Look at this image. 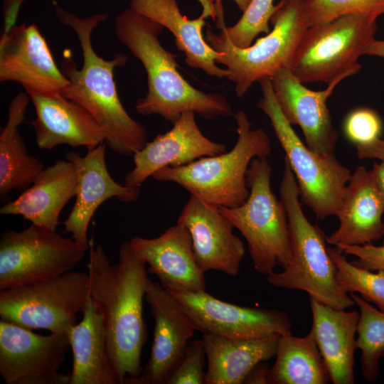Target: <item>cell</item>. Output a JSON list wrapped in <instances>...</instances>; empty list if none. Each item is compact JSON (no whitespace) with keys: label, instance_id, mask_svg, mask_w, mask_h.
<instances>
[{"label":"cell","instance_id":"cell-19","mask_svg":"<svg viewBox=\"0 0 384 384\" xmlns=\"http://www.w3.org/2000/svg\"><path fill=\"white\" fill-rule=\"evenodd\" d=\"M195 114L191 111L183 113L171 129L147 142L133 155L134 167L125 177V185L140 187L161 169L185 166L227 151L224 144L214 142L202 133Z\"/></svg>","mask_w":384,"mask_h":384},{"label":"cell","instance_id":"cell-32","mask_svg":"<svg viewBox=\"0 0 384 384\" xmlns=\"http://www.w3.org/2000/svg\"><path fill=\"white\" fill-rule=\"evenodd\" d=\"M309 26L338 17L359 14L378 19L384 14V0H301Z\"/></svg>","mask_w":384,"mask_h":384},{"label":"cell","instance_id":"cell-38","mask_svg":"<svg viewBox=\"0 0 384 384\" xmlns=\"http://www.w3.org/2000/svg\"><path fill=\"white\" fill-rule=\"evenodd\" d=\"M243 383L267 384L270 383V368L263 362L257 364L247 374Z\"/></svg>","mask_w":384,"mask_h":384},{"label":"cell","instance_id":"cell-37","mask_svg":"<svg viewBox=\"0 0 384 384\" xmlns=\"http://www.w3.org/2000/svg\"><path fill=\"white\" fill-rule=\"evenodd\" d=\"M356 154L360 159H377L384 161V140L380 138L356 145Z\"/></svg>","mask_w":384,"mask_h":384},{"label":"cell","instance_id":"cell-4","mask_svg":"<svg viewBox=\"0 0 384 384\" xmlns=\"http://www.w3.org/2000/svg\"><path fill=\"white\" fill-rule=\"evenodd\" d=\"M279 195L287 215L292 258L282 272L267 275V282L278 288L304 291L310 298L335 309L353 306V298L337 279L326 245L327 236L304 213L298 185L285 158Z\"/></svg>","mask_w":384,"mask_h":384},{"label":"cell","instance_id":"cell-15","mask_svg":"<svg viewBox=\"0 0 384 384\" xmlns=\"http://www.w3.org/2000/svg\"><path fill=\"white\" fill-rule=\"evenodd\" d=\"M346 73L328 83L322 90H312L301 82L291 68L278 70L270 78L275 99L287 121L298 125L304 134V143L321 156L334 154L338 133L334 126L326 102L337 85L352 76Z\"/></svg>","mask_w":384,"mask_h":384},{"label":"cell","instance_id":"cell-8","mask_svg":"<svg viewBox=\"0 0 384 384\" xmlns=\"http://www.w3.org/2000/svg\"><path fill=\"white\" fill-rule=\"evenodd\" d=\"M257 107L270 121L296 178L299 199L319 219L336 216L351 172L334 154L321 156L304 143L287 121L275 99L270 78L258 82Z\"/></svg>","mask_w":384,"mask_h":384},{"label":"cell","instance_id":"cell-30","mask_svg":"<svg viewBox=\"0 0 384 384\" xmlns=\"http://www.w3.org/2000/svg\"><path fill=\"white\" fill-rule=\"evenodd\" d=\"M359 308L356 348L361 351L363 378L374 382L379 375L380 358L384 356V314L356 293H349Z\"/></svg>","mask_w":384,"mask_h":384},{"label":"cell","instance_id":"cell-9","mask_svg":"<svg viewBox=\"0 0 384 384\" xmlns=\"http://www.w3.org/2000/svg\"><path fill=\"white\" fill-rule=\"evenodd\" d=\"M376 31V18L359 14L309 26L294 55L292 72L304 84H328L344 73L356 74L361 68L358 60Z\"/></svg>","mask_w":384,"mask_h":384},{"label":"cell","instance_id":"cell-17","mask_svg":"<svg viewBox=\"0 0 384 384\" xmlns=\"http://www.w3.org/2000/svg\"><path fill=\"white\" fill-rule=\"evenodd\" d=\"M105 149L106 143L102 142L87 150L83 156L74 151L66 154V159L75 166L78 181L75 201L63 222L64 230L70 233L78 245L86 251L90 244L89 225L97 208L111 198L130 203L140 195V187L120 184L111 176L105 161Z\"/></svg>","mask_w":384,"mask_h":384},{"label":"cell","instance_id":"cell-20","mask_svg":"<svg viewBox=\"0 0 384 384\" xmlns=\"http://www.w3.org/2000/svg\"><path fill=\"white\" fill-rule=\"evenodd\" d=\"M129 242L137 257L149 265L148 272L166 290L206 291L205 272L196 262L190 233L183 225L176 223L154 238L134 236Z\"/></svg>","mask_w":384,"mask_h":384},{"label":"cell","instance_id":"cell-27","mask_svg":"<svg viewBox=\"0 0 384 384\" xmlns=\"http://www.w3.org/2000/svg\"><path fill=\"white\" fill-rule=\"evenodd\" d=\"M280 335L253 340L203 334L207 369L205 384H241L259 363L275 356Z\"/></svg>","mask_w":384,"mask_h":384},{"label":"cell","instance_id":"cell-28","mask_svg":"<svg viewBox=\"0 0 384 384\" xmlns=\"http://www.w3.org/2000/svg\"><path fill=\"white\" fill-rule=\"evenodd\" d=\"M31 101L26 92L16 95L8 108L6 125L0 134V198L6 201L14 190L24 191L44 169L43 164L30 155L18 126L24 121Z\"/></svg>","mask_w":384,"mask_h":384},{"label":"cell","instance_id":"cell-21","mask_svg":"<svg viewBox=\"0 0 384 384\" xmlns=\"http://www.w3.org/2000/svg\"><path fill=\"white\" fill-rule=\"evenodd\" d=\"M36 118L31 122L39 149L58 145L91 150L105 142L106 134L92 115L74 100L60 95H28Z\"/></svg>","mask_w":384,"mask_h":384},{"label":"cell","instance_id":"cell-34","mask_svg":"<svg viewBox=\"0 0 384 384\" xmlns=\"http://www.w3.org/2000/svg\"><path fill=\"white\" fill-rule=\"evenodd\" d=\"M206 361L202 338L190 340L165 384H205Z\"/></svg>","mask_w":384,"mask_h":384},{"label":"cell","instance_id":"cell-22","mask_svg":"<svg viewBox=\"0 0 384 384\" xmlns=\"http://www.w3.org/2000/svg\"><path fill=\"white\" fill-rule=\"evenodd\" d=\"M384 198L373 171L358 166L351 174L336 217L338 228L326 237L335 246L363 245L384 236Z\"/></svg>","mask_w":384,"mask_h":384},{"label":"cell","instance_id":"cell-40","mask_svg":"<svg viewBox=\"0 0 384 384\" xmlns=\"http://www.w3.org/2000/svg\"><path fill=\"white\" fill-rule=\"evenodd\" d=\"M238 9L243 12L249 5L251 0H233ZM215 16L217 17V27L220 30L223 28L225 25L224 16H223V9L222 5V0H215Z\"/></svg>","mask_w":384,"mask_h":384},{"label":"cell","instance_id":"cell-12","mask_svg":"<svg viewBox=\"0 0 384 384\" xmlns=\"http://www.w3.org/2000/svg\"><path fill=\"white\" fill-rule=\"evenodd\" d=\"M70 348L68 336L37 334L0 320V375L6 384H69L59 371Z\"/></svg>","mask_w":384,"mask_h":384},{"label":"cell","instance_id":"cell-42","mask_svg":"<svg viewBox=\"0 0 384 384\" xmlns=\"http://www.w3.org/2000/svg\"><path fill=\"white\" fill-rule=\"evenodd\" d=\"M372 170L384 198V161H380L379 163H375Z\"/></svg>","mask_w":384,"mask_h":384},{"label":"cell","instance_id":"cell-26","mask_svg":"<svg viewBox=\"0 0 384 384\" xmlns=\"http://www.w3.org/2000/svg\"><path fill=\"white\" fill-rule=\"evenodd\" d=\"M82 315L68 334L73 357L69 384H119L102 317L91 298Z\"/></svg>","mask_w":384,"mask_h":384},{"label":"cell","instance_id":"cell-6","mask_svg":"<svg viewBox=\"0 0 384 384\" xmlns=\"http://www.w3.org/2000/svg\"><path fill=\"white\" fill-rule=\"evenodd\" d=\"M267 157H255L247 171V199L235 208H218L247 241L254 269L265 277L291 261L287 215L271 188Z\"/></svg>","mask_w":384,"mask_h":384},{"label":"cell","instance_id":"cell-16","mask_svg":"<svg viewBox=\"0 0 384 384\" xmlns=\"http://www.w3.org/2000/svg\"><path fill=\"white\" fill-rule=\"evenodd\" d=\"M145 300L154 320L149 359L142 374L124 384H165L196 330L176 297L159 282L146 283Z\"/></svg>","mask_w":384,"mask_h":384},{"label":"cell","instance_id":"cell-39","mask_svg":"<svg viewBox=\"0 0 384 384\" xmlns=\"http://www.w3.org/2000/svg\"><path fill=\"white\" fill-rule=\"evenodd\" d=\"M23 1L24 0H4V28L9 27L16 23L15 21L18 11Z\"/></svg>","mask_w":384,"mask_h":384},{"label":"cell","instance_id":"cell-25","mask_svg":"<svg viewBox=\"0 0 384 384\" xmlns=\"http://www.w3.org/2000/svg\"><path fill=\"white\" fill-rule=\"evenodd\" d=\"M312 331L334 384L354 383L358 311L335 309L310 298Z\"/></svg>","mask_w":384,"mask_h":384},{"label":"cell","instance_id":"cell-7","mask_svg":"<svg viewBox=\"0 0 384 384\" xmlns=\"http://www.w3.org/2000/svg\"><path fill=\"white\" fill-rule=\"evenodd\" d=\"M270 23L272 30L245 48L235 46L225 36L210 28L206 31V42L220 53L215 62L225 66L238 97H243L254 82L270 78L281 68H291L308 28L301 0H280Z\"/></svg>","mask_w":384,"mask_h":384},{"label":"cell","instance_id":"cell-29","mask_svg":"<svg viewBox=\"0 0 384 384\" xmlns=\"http://www.w3.org/2000/svg\"><path fill=\"white\" fill-rule=\"evenodd\" d=\"M270 383L325 384L329 373L311 330L303 337L280 335Z\"/></svg>","mask_w":384,"mask_h":384},{"label":"cell","instance_id":"cell-2","mask_svg":"<svg viewBox=\"0 0 384 384\" xmlns=\"http://www.w3.org/2000/svg\"><path fill=\"white\" fill-rule=\"evenodd\" d=\"M54 13L63 26L73 29L81 47L82 66L76 67L72 58L60 62V69L69 81L61 95L85 108L104 129L105 143L121 155H134L147 142L146 129L134 120L120 102L114 70L124 66L127 56L117 53L111 60L99 56L91 41L94 29L108 14L81 18L54 3Z\"/></svg>","mask_w":384,"mask_h":384},{"label":"cell","instance_id":"cell-35","mask_svg":"<svg viewBox=\"0 0 384 384\" xmlns=\"http://www.w3.org/2000/svg\"><path fill=\"white\" fill-rule=\"evenodd\" d=\"M383 129V122L379 114L366 107L351 110L343 122L346 138L356 145L380 138Z\"/></svg>","mask_w":384,"mask_h":384},{"label":"cell","instance_id":"cell-23","mask_svg":"<svg viewBox=\"0 0 384 384\" xmlns=\"http://www.w3.org/2000/svg\"><path fill=\"white\" fill-rule=\"evenodd\" d=\"M129 7L169 30L189 67L202 70L212 77L228 78V71L215 62L220 53L209 46L203 35L205 18L208 16L215 18L212 10L203 8L199 17L189 19L181 14L176 0H130Z\"/></svg>","mask_w":384,"mask_h":384},{"label":"cell","instance_id":"cell-13","mask_svg":"<svg viewBox=\"0 0 384 384\" xmlns=\"http://www.w3.org/2000/svg\"><path fill=\"white\" fill-rule=\"evenodd\" d=\"M171 293L203 334L253 340L291 333V319L282 311L236 305L206 291Z\"/></svg>","mask_w":384,"mask_h":384},{"label":"cell","instance_id":"cell-33","mask_svg":"<svg viewBox=\"0 0 384 384\" xmlns=\"http://www.w3.org/2000/svg\"><path fill=\"white\" fill-rule=\"evenodd\" d=\"M274 1L251 0L239 20L231 26H225L220 34L238 48L249 47L259 34L270 31L269 23L277 9Z\"/></svg>","mask_w":384,"mask_h":384},{"label":"cell","instance_id":"cell-24","mask_svg":"<svg viewBox=\"0 0 384 384\" xmlns=\"http://www.w3.org/2000/svg\"><path fill=\"white\" fill-rule=\"evenodd\" d=\"M77 181L74 164L59 160L44 168L19 196L5 203L0 214L21 215L33 224L56 230L63 208L75 196Z\"/></svg>","mask_w":384,"mask_h":384},{"label":"cell","instance_id":"cell-14","mask_svg":"<svg viewBox=\"0 0 384 384\" xmlns=\"http://www.w3.org/2000/svg\"><path fill=\"white\" fill-rule=\"evenodd\" d=\"M0 82L18 83L28 95H60L69 84L35 23L4 28L0 38Z\"/></svg>","mask_w":384,"mask_h":384},{"label":"cell","instance_id":"cell-43","mask_svg":"<svg viewBox=\"0 0 384 384\" xmlns=\"http://www.w3.org/2000/svg\"><path fill=\"white\" fill-rule=\"evenodd\" d=\"M383 244H384V240H383Z\"/></svg>","mask_w":384,"mask_h":384},{"label":"cell","instance_id":"cell-36","mask_svg":"<svg viewBox=\"0 0 384 384\" xmlns=\"http://www.w3.org/2000/svg\"><path fill=\"white\" fill-rule=\"evenodd\" d=\"M344 254L351 255L358 260L351 262L353 265L370 271L384 272V244L376 246L372 243L363 245L335 246Z\"/></svg>","mask_w":384,"mask_h":384},{"label":"cell","instance_id":"cell-18","mask_svg":"<svg viewBox=\"0 0 384 384\" xmlns=\"http://www.w3.org/2000/svg\"><path fill=\"white\" fill-rule=\"evenodd\" d=\"M177 223L188 230L196 262L204 272L217 270L230 276L238 274L245 245L234 234L232 223L218 207L191 194Z\"/></svg>","mask_w":384,"mask_h":384},{"label":"cell","instance_id":"cell-41","mask_svg":"<svg viewBox=\"0 0 384 384\" xmlns=\"http://www.w3.org/2000/svg\"><path fill=\"white\" fill-rule=\"evenodd\" d=\"M365 55L377 56L384 59V41L374 38L367 46Z\"/></svg>","mask_w":384,"mask_h":384},{"label":"cell","instance_id":"cell-5","mask_svg":"<svg viewBox=\"0 0 384 384\" xmlns=\"http://www.w3.org/2000/svg\"><path fill=\"white\" fill-rule=\"evenodd\" d=\"M238 138L230 151L204 156L187 165L166 167L152 175L160 182H173L207 203L235 208L247 199V171L255 157H267L272 146L262 129H252L243 110L234 114Z\"/></svg>","mask_w":384,"mask_h":384},{"label":"cell","instance_id":"cell-31","mask_svg":"<svg viewBox=\"0 0 384 384\" xmlns=\"http://www.w3.org/2000/svg\"><path fill=\"white\" fill-rule=\"evenodd\" d=\"M336 269L337 279L347 293H356L373 302L384 314V272L370 271L347 260L337 247H328Z\"/></svg>","mask_w":384,"mask_h":384},{"label":"cell","instance_id":"cell-11","mask_svg":"<svg viewBox=\"0 0 384 384\" xmlns=\"http://www.w3.org/2000/svg\"><path fill=\"white\" fill-rule=\"evenodd\" d=\"M85 252L72 237L44 226L6 230L0 238V290L71 271Z\"/></svg>","mask_w":384,"mask_h":384},{"label":"cell","instance_id":"cell-1","mask_svg":"<svg viewBox=\"0 0 384 384\" xmlns=\"http://www.w3.org/2000/svg\"><path fill=\"white\" fill-rule=\"evenodd\" d=\"M145 265L129 242L120 245L119 261L113 265L102 245L95 246L93 238L90 240V295L102 317L119 384L143 371L141 355L146 340L143 302L149 279Z\"/></svg>","mask_w":384,"mask_h":384},{"label":"cell","instance_id":"cell-10","mask_svg":"<svg viewBox=\"0 0 384 384\" xmlns=\"http://www.w3.org/2000/svg\"><path fill=\"white\" fill-rule=\"evenodd\" d=\"M87 272L62 274L0 291L1 319L68 336L89 303Z\"/></svg>","mask_w":384,"mask_h":384},{"label":"cell","instance_id":"cell-3","mask_svg":"<svg viewBox=\"0 0 384 384\" xmlns=\"http://www.w3.org/2000/svg\"><path fill=\"white\" fill-rule=\"evenodd\" d=\"M163 29L161 24L130 7L115 18L117 38L142 63L147 76L148 92L137 100V112L146 116L158 114L173 124L189 111L210 119L234 116L225 96L201 91L181 75L177 55L160 41Z\"/></svg>","mask_w":384,"mask_h":384}]
</instances>
